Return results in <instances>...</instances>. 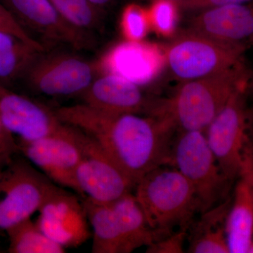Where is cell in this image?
Segmentation results:
<instances>
[{
  "mask_svg": "<svg viewBox=\"0 0 253 253\" xmlns=\"http://www.w3.org/2000/svg\"><path fill=\"white\" fill-rule=\"evenodd\" d=\"M54 110L63 123L96 141L134 185L148 172L167 166L178 129L166 116L114 114L83 103Z\"/></svg>",
  "mask_w": 253,
  "mask_h": 253,
  "instance_id": "6da1fadb",
  "label": "cell"
},
{
  "mask_svg": "<svg viewBox=\"0 0 253 253\" xmlns=\"http://www.w3.org/2000/svg\"><path fill=\"white\" fill-rule=\"evenodd\" d=\"M134 190V197L156 234V241L176 231H187L201 213L194 186L171 166H161L148 172Z\"/></svg>",
  "mask_w": 253,
  "mask_h": 253,
  "instance_id": "7a4b0ae2",
  "label": "cell"
},
{
  "mask_svg": "<svg viewBox=\"0 0 253 253\" xmlns=\"http://www.w3.org/2000/svg\"><path fill=\"white\" fill-rule=\"evenodd\" d=\"M247 65L182 82L168 99H157L154 114L172 120L178 130L205 131L234 92L250 82Z\"/></svg>",
  "mask_w": 253,
  "mask_h": 253,
  "instance_id": "3957f363",
  "label": "cell"
},
{
  "mask_svg": "<svg viewBox=\"0 0 253 253\" xmlns=\"http://www.w3.org/2000/svg\"><path fill=\"white\" fill-rule=\"evenodd\" d=\"M249 91V83L239 88L204 131L221 170L232 184L253 155V111L248 104Z\"/></svg>",
  "mask_w": 253,
  "mask_h": 253,
  "instance_id": "277c9868",
  "label": "cell"
},
{
  "mask_svg": "<svg viewBox=\"0 0 253 253\" xmlns=\"http://www.w3.org/2000/svg\"><path fill=\"white\" fill-rule=\"evenodd\" d=\"M248 44L212 39L186 29L165 48L166 66L182 82L225 72L246 64Z\"/></svg>",
  "mask_w": 253,
  "mask_h": 253,
  "instance_id": "5b68a950",
  "label": "cell"
},
{
  "mask_svg": "<svg viewBox=\"0 0 253 253\" xmlns=\"http://www.w3.org/2000/svg\"><path fill=\"white\" fill-rule=\"evenodd\" d=\"M167 166L177 169L194 186L201 213L230 196L233 184L221 170L204 131L178 130Z\"/></svg>",
  "mask_w": 253,
  "mask_h": 253,
  "instance_id": "8992f818",
  "label": "cell"
},
{
  "mask_svg": "<svg viewBox=\"0 0 253 253\" xmlns=\"http://www.w3.org/2000/svg\"><path fill=\"white\" fill-rule=\"evenodd\" d=\"M56 49L41 51L23 76L25 85L51 98H81L101 73L97 60Z\"/></svg>",
  "mask_w": 253,
  "mask_h": 253,
  "instance_id": "52a82bcc",
  "label": "cell"
},
{
  "mask_svg": "<svg viewBox=\"0 0 253 253\" xmlns=\"http://www.w3.org/2000/svg\"><path fill=\"white\" fill-rule=\"evenodd\" d=\"M59 187L26 161H10L0 176V230L31 218Z\"/></svg>",
  "mask_w": 253,
  "mask_h": 253,
  "instance_id": "ba28073f",
  "label": "cell"
},
{
  "mask_svg": "<svg viewBox=\"0 0 253 253\" xmlns=\"http://www.w3.org/2000/svg\"><path fill=\"white\" fill-rule=\"evenodd\" d=\"M84 133L69 126L45 137L19 141L18 151L56 185L77 194L76 174L82 156Z\"/></svg>",
  "mask_w": 253,
  "mask_h": 253,
  "instance_id": "9c48e42d",
  "label": "cell"
},
{
  "mask_svg": "<svg viewBox=\"0 0 253 253\" xmlns=\"http://www.w3.org/2000/svg\"><path fill=\"white\" fill-rule=\"evenodd\" d=\"M18 23L45 50L89 49L94 39L73 26L49 0H1Z\"/></svg>",
  "mask_w": 253,
  "mask_h": 253,
  "instance_id": "30bf717a",
  "label": "cell"
},
{
  "mask_svg": "<svg viewBox=\"0 0 253 253\" xmlns=\"http://www.w3.org/2000/svg\"><path fill=\"white\" fill-rule=\"evenodd\" d=\"M75 179L78 196L99 204H112L132 192L135 186L104 150L84 133L83 156Z\"/></svg>",
  "mask_w": 253,
  "mask_h": 253,
  "instance_id": "8fae6325",
  "label": "cell"
},
{
  "mask_svg": "<svg viewBox=\"0 0 253 253\" xmlns=\"http://www.w3.org/2000/svg\"><path fill=\"white\" fill-rule=\"evenodd\" d=\"M41 230L65 249L77 248L91 236L83 199L59 186L39 210Z\"/></svg>",
  "mask_w": 253,
  "mask_h": 253,
  "instance_id": "7c38bea8",
  "label": "cell"
},
{
  "mask_svg": "<svg viewBox=\"0 0 253 253\" xmlns=\"http://www.w3.org/2000/svg\"><path fill=\"white\" fill-rule=\"evenodd\" d=\"M0 119L19 141L28 142L57 132L66 126L54 109L0 85Z\"/></svg>",
  "mask_w": 253,
  "mask_h": 253,
  "instance_id": "4fadbf2b",
  "label": "cell"
},
{
  "mask_svg": "<svg viewBox=\"0 0 253 253\" xmlns=\"http://www.w3.org/2000/svg\"><path fill=\"white\" fill-rule=\"evenodd\" d=\"M97 61L101 73L121 76L142 87L167 66L165 48L144 41L118 43Z\"/></svg>",
  "mask_w": 253,
  "mask_h": 253,
  "instance_id": "5bb4252c",
  "label": "cell"
},
{
  "mask_svg": "<svg viewBox=\"0 0 253 253\" xmlns=\"http://www.w3.org/2000/svg\"><path fill=\"white\" fill-rule=\"evenodd\" d=\"M80 99L105 112L149 116L157 99L148 96L142 86L111 73H100Z\"/></svg>",
  "mask_w": 253,
  "mask_h": 253,
  "instance_id": "9a60e30c",
  "label": "cell"
},
{
  "mask_svg": "<svg viewBox=\"0 0 253 253\" xmlns=\"http://www.w3.org/2000/svg\"><path fill=\"white\" fill-rule=\"evenodd\" d=\"M187 29L224 42L248 44L253 40V7L235 4L199 11Z\"/></svg>",
  "mask_w": 253,
  "mask_h": 253,
  "instance_id": "2e32d148",
  "label": "cell"
},
{
  "mask_svg": "<svg viewBox=\"0 0 253 253\" xmlns=\"http://www.w3.org/2000/svg\"><path fill=\"white\" fill-rule=\"evenodd\" d=\"M226 232L229 253H249L253 244V155L235 181Z\"/></svg>",
  "mask_w": 253,
  "mask_h": 253,
  "instance_id": "e0dca14e",
  "label": "cell"
},
{
  "mask_svg": "<svg viewBox=\"0 0 253 253\" xmlns=\"http://www.w3.org/2000/svg\"><path fill=\"white\" fill-rule=\"evenodd\" d=\"M231 196L200 213L187 231L188 253H229L226 224Z\"/></svg>",
  "mask_w": 253,
  "mask_h": 253,
  "instance_id": "ac0fdd59",
  "label": "cell"
},
{
  "mask_svg": "<svg viewBox=\"0 0 253 253\" xmlns=\"http://www.w3.org/2000/svg\"><path fill=\"white\" fill-rule=\"evenodd\" d=\"M111 205L117 218L126 253L143 246L149 247L157 240L132 192L125 195Z\"/></svg>",
  "mask_w": 253,
  "mask_h": 253,
  "instance_id": "d6986e66",
  "label": "cell"
},
{
  "mask_svg": "<svg viewBox=\"0 0 253 253\" xmlns=\"http://www.w3.org/2000/svg\"><path fill=\"white\" fill-rule=\"evenodd\" d=\"M83 199L92 231L93 253H126L117 218L111 204Z\"/></svg>",
  "mask_w": 253,
  "mask_h": 253,
  "instance_id": "ffe728a7",
  "label": "cell"
},
{
  "mask_svg": "<svg viewBox=\"0 0 253 253\" xmlns=\"http://www.w3.org/2000/svg\"><path fill=\"white\" fill-rule=\"evenodd\" d=\"M10 253H63L66 249L54 242L31 218L6 230Z\"/></svg>",
  "mask_w": 253,
  "mask_h": 253,
  "instance_id": "44dd1931",
  "label": "cell"
},
{
  "mask_svg": "<svg viewBox=\"0 0 253 253\" xmlns=\"http://www.w3.org/2000/svg\"><path fill=\"white\" fill-rule=\"evenodd\" d=\"M49 1L73 26L94 39L101 28L103 12L89 0Z\"/></svg>",
  "mask_w": 253,
  "mask_h": 253,
  "instance_id": "7402d4cb",
  "label": "cell"
},
{
  "mask_svg": "<svg viewBox=\"0 0 253 253\" xmlns=\"http://www.w3.org/2000/svg\"><path fill=\"white\" fill-rule=\"evenodd\" d=\"M26 42L0 52V85L7 86L21 81L32 62L41 51Z\"/></svg>",
  "mask_w": 253,
  "mask_h": 253,
  "instance_id": "603a6c76",
  "label": "cell"
},
{
  "mask_svg": "<svg viewBox=\"0 0 253 253\" xmlns=\"http://www.w3.org/2000/svg\"><path fill=\"white\" fill-rule=\"evenodd\" d=\"M147 9L151 29L166 38L174 36L181 10L176 0H151Z\"/></svg>",
  "mask_w": 253,
  "mask_h": 253,
  "instance_id": "cb8c5ba5",
  "label": "cell"
},
{
  "mask_svg": "<svg viewBox=\"0 0 253 253\" xmlns=\"http://www.w3.org/2000/svg\"><path fill=\"white\" fill-rule=\"evenodd\" d=\"M121 28L126 41H144L151 30L147 8L136 3L126 5L121 14Z\"/></svg>",
  "mask_w": 253,
  "mask_h": 253,
  "instance_id": "d4e9b609",
  "label": "cell"
},
{
  "mask_svg": "<svg viewBox=\"0 0 253 253\" xmlns=\"http://www.w3.org/2000/svg\"><path fill=\"white\" fill-rule=\"evenodd\" d=\"M0 31L5 32L9 34L14 35L21 41L31 44V45L44 51V46L36 41L21 26L12 13L2 2H0Z\"/></svg>",
  "mask_w": 253,
  "mask_h": 253,
  "instance_id": "484cf974",
  "label": "cell"
},
{
  "mask_svg": "<svg viewBox=\"0 0 253 253\" xmlns=\"http://www.w3.org/2000/svg\"><path fill=\"white\" fill-rule=\"evenodd\" d=\"M187 239V231H176L166 237L155 241L146 249L149 253H181L184 252V244Z\"/></svg>",
  "mask_w": 253,
  "mask_h": 253,
  "instance_id": "4316f807",
  "label": "cell"
},
{
  "mask_svg": "<svg viewBox=\"0 0 253 253\" xmlns=\"http://www.w3.org/2000/svg\"><path fill=\"white\" fill-rule=\"evenodd\" d=\"M181 10L186 11H204L212 8L235 4H247L253 0H176Z\"/></svg>",
  "mask_w": 253,
  "mask_h": 253,
  "instance_id": "83f0119b",
  "label": "cell"
},
{
  "mask_svg": "<svg viewBox=\"0 0 253 253\" xmlns=\"http://www.w3.org/2000/svg\"><path fill=\"white\" fill-rule=\"evenodd\" d=\"M18 151V143L14 136L8 131L0 119V157L3 161L9 163L13 155Z\"/></svg>",
  "mask_w": 253,
  "mask_h": 253,
  "instance_id": "f1b7e54d",
  "label": "cell"
},
{
  "mask_svg": "<svg viewBox=\"0 0 253 253\" xmlns=\"http://www.w3.org/2000/svg\"><path fill=\"white\" fill-rule=\"evenodd\" d=\"M21 42H25L21 41L14 35L0 31V52L11 49Z\"/></svg>",
  "mask_w": 253,
  "mask_h": 253,
  "instance_id": "f546056e",
  "label": "cell"
},
{
  "mask_svg": "<svg viewBox=\"0 0 253 253\" xmlns=\"http://www.w3.org/2000/svg\"><path fill=\"white\" fill-rule=\"evenodd\" d=\"M89 1L95 5L98 9L104 12L106 6H109L113 0H89Z\"/></svg>",
  "mask_w": 253,
  "mask_h": 253,
  "instance_id": "4dcf8cb0",
  "label": "cell"
},
{
  "mask_svg": "<svg viewBox=\"0 0 253 253\" xmlns=\"http://www.w3.org/2000/svg\"><path fill=\"white\" fill-rule=\"evenodd\" d=\"M249 89H253V73H251V79H250Z\"/></svg>",
  "mask_w": 253,
  "mask_h": 253,
  "instance_id": "1f68e13d",
  "label": "cell"
},
{
  "mask_svg": "<svg viewBox=\"0 0 253 253\" xmlns=\"http://www.w3.org/2000/svg\"><path fill=\"white\" fill-rule=\"evenodd\" d=\"M2 162V159H1V157H0V176H1V172H2V170H1V163Z\"/></svg>",
  "mask_w": 253,
  "mask_h": 253,
  "instance_id": "d6a6232c",
  "label": "cell"
},
{
  "mask_svg": "<svg viewBox=\"0 0 253 253\" xmlns=\"http://www.w3.org/2000/svg\"><path fill=\"white\" fill-rule=\"evenodd\" d=\"M252 42L253 43V40Z\"/></svg>",
  "mask_w": 253,
  "mask_h": 253,
  "instance_id": "836d02e7",
  "label": "cell"
}]
</instances>
